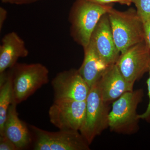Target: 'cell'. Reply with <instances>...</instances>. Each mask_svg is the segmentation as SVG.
<instances>
[{
  "label": "cell",
  "mask_w": 150,
  "mask_h": 150,
  "mask_svg": "<svg viewBox=\"0 0 150 150\" xmlns=\"http://www.w3.org/2000/svg\"><path fill=\"white\" fill-rule=\"evenodd\" d=\"M112 4H102L89 0H76L69 15L70 35L74 41L84 48L88 46L92 34Z\"/></svg>",
  "instance_id": "6da1fadb"
},
{
  "label": "cell",
  "mask_w": 150,
  "mask_h": 150,
  "mask_svg": "<svg viewBox=\"0 0 150 150\" xmlns=\"http://www.w3.org/2000/svg\"><path fill=\"white\" fill-rule=\"evenodd\" d=\"M116 47L121 54L145 40L144 24L137 9L121 11L111 8L108 12Z\"/></svg>",
  "instance_id": "7a4b0ae2"
},
{
  "label": "cell",
  "mask_w": 150,
  "mask_h": 150,
  "mask_svg": "<svg viewBox=\"0 0 150 150\" xmlns=\"http://www.w3.org/2000/svg\"><path fill=\"white\" fill-rule=\"evenodd\" d=\"M9 69L12 86V102L16 104L26 100L49 82V70L40 63H17Z\"/></svg>",
  "instance_id": "3957f363"
},
{
  "label": "cell",
  "mask_w": 150,
  "mask_h": 150,
  "mask_svg": "<svg viewBox=\"0 0 150 150\" xmlns=\"http://www.w3.org/2000/svg\"><path fill=\"white\" fill-rule=\"evenodd\" d=\"M143 96L144 91L140 89L123 94L113 103L108 117L110 131L124 134L137 132L140 120L137 107Z\"/></svg>",
  "instance_id": "277c9868"
},
{
  "label": "cell",
  "mask_w": 150,
  "mask_h": 150,
  "mask_svg": "<svg viewBox=\"0 0 150 150\" xmlns=\"http://www.w3.org/2000/svg\"><path fill=\"white\" fill-rule=\"evenodd\" d=\"M98 82L90 88L86 100L85 118L79 131L89 145L108 128V103L103 99Z\"/></svg>",
  "instance_id": "5b68a950"
},
{
  "label": "cell",
  "mask_w": 150,
  "mask_h": 150,
  "mask_svg": "<svg viewBox=\"0 0 150 150\" xmlns=\"http://www.w3.org/2000/svg\"><path fill=\"white\" fill-rule=\"evenodd\" d=\"M34 139V150H89L88 143L79 131L59 130L51 132L29 126Z\"/></svg>",
  "instance_id": "8992f818"
},
{
  "label": "cell",
  "mask_w": 150,
  "mask_h": 150,
  "mask_svg": "<svg viewBox=\"0 0 150 150\" xmlns=\"http://www.w3.org/2000/svg\"><path fill=\"white\" fill-rule=\"evenodd\" d=\"M86 102L54 100L48 110L50 122L60 130L79 131L85 118Z\"/></svg>",
  "instance_id": "52a82bcc"
},
{
  "label": "cell",
  "mask_w": 150,
  "mask_h": 150,
  "mask_svg": "<svg viewBox=\"0 0 150 150\" xmlns=\"http://www.w3.org/2000/svg\"><path fill=\"white\" fill-rule=\"evenodd\" d=\"M115 64L125 79L134 85L150 69V49L146 40L121 54Z\"/></svg>",
  "instance_id": "ba28073f"
},
{
  "label": "cell",
  "mask_w": 150,
  "mask_h": 150,
  "mask_svg": "<svg viewBox=\"0 0 150 150\" xmlns=\"http://www.w3.org/2000/svg\"><path fill=\"white\" fill-rule=\"evenodd\" d=\"M51 83L54 90V100L85 101L90 90L79 70L75 69L58 73Z\"/></svg>",
  "instance_id": "9c48e42d"
},
{
  "label": "cell",
  "mask_w": 150,
  "mask_h": 150,
  "mask_svg": "<svg viewBox=\"0 0 150 150\" xmlns=\"http://www.w3.org/2000/svg\"><path fill=\"white\" fill-rule=\"evenodd\" d=\"M89 43L108 66L115 64L121 55L115 45L108 13L100 18L94 30Z\"/></svg>",
  "instance_id": "30bf717a"
},
{
  "label": "cell",
  "mask_w": 150,
  "mask_h": 150,
  "mask_svg": "<svg viewBox=\"0 0 150 150\" xmlns=\"http://www.w3.org/2000/svg\"><path fill=\"white\" fill-rule=\"evenodd\" d=\"M98 83L103 99L108 103L133 91L134 86L123 77L115 64L108 67Z\"/></svg>",
  "instance_id": "8fae6325"
},
{
  "label": "cell",
  "mask_w": 150,
  "mask_h": 150,
  "mask_svg": "<svg viewBox=\"0 0 150 150\" xmlns=\"http://www.w3.org/2000/svg\"><path fill=\"white\" fill-rule=\"evenodd\" d=\"M28 55L24 40L16 33L13 31L6 34L0 45V74L11 69L19 58Z\"/></svg>",
  "instance_id": "7c38bea8"
},
{
  "label": "cell",
  "mask_w": 150,
  "mask_h": 150,
  "mask_svg": "<svg viewBox=\"0 0 150 150\" xmlns=\"http://www.w3.org/2000/svg\"><path fill=\"white\" fill-rule=\"evenodd\" d=\"M17 105L12 102L10 105L3 133L0 136H6L13 142L18 150H21L30 144L32 136L30 129L19 118Z\"/></svg>",
  "instance_id": "4fadbf2b"
},
{
  "label": "cell",
  "mask_w": 150,
  "mask_h": 150,
  "mask_svg": "<svg viewBox=\"0 0 150 150\" xmlns=\"http://www.w3.org/2000/svg\"><path fill=\"white\" fill-rule=\"evenodd\" d=\"M83 49V62L78 70L91 88L99 80L109 66L105 64L91 43Z\"/></svg>",
  "instance_id": "5bb4252c"
},
{
  "label": "cell",
  "mask_w": 150,
  "mask_h": 150,
  "mask_svg": "<svg viewBox=\"0 0 150 150\" xmlns=\"http://www.w3.org/2000/svg\"><path fill=\"white\" fill-rule=\"evenodd\" d=\"M12 100L11 77L8 69L0 74V134L3 133L8 111Z\"/></svg>",
  "instance_id": "9a60e30c"
},
{
  "label": "cell",
  "mask_w": 150,
  "mask_h": 150,
  "mask_svg": "<svg viewBox=\"0 0 150 150\" xmlns=\"http://www.w3.org/2000/svg\"><path fill=\"white\" fill-rule=\"evenodd\" d=\"M144 22L150 19V0H130Z\"/></svg>",
  "instance_id": "2e32d148"
},
{
  "label": "cell",
  "mask_w": 150,
  "mask_h": 150,
  "mask_svg": "<svg viewBox=\"0 0 150 150\" xmlns=\"http://www.w3.org/2000/svg\"><path fill=\"white\" fill-rule=\"evenodd\" d=\"M0 150H18L16 145L6 136H0Z\"/></svg>",
  "instance_id": "e0dca14e"
},
{
  "label": "cell",
  "mask_w": 150,
  "mask_h": 150,
  "mask_svg": "<svg viewBox=\"0 0 150 150\" xmlns=\"http://www.w3.org/2000/svg\"><path fill=\"white\" fill-rule=\"evenodd\" d=\"M149 77L147 81V85L148 96L149 97V102L146 109L144 112L141 115H139L140 119H143L148 123H150V69L149 71Z\"/></svg>",
  "instance_id": "ac0fdd59"
},
{
  "label": "cell",
  "mask_w": 150,
  "mask_h": 150,
  "mask_svg": "<svg viewBox=\"0 0 150 150\" xmlns=\"http://www.w3.org/2000/svg\"><path fill=\"white\" fill-rule=\"evenodd\" d=\"M89 1L102 4H108L113 3H118L121 5H125L129 6L132 4L130 0H89Z\"/></svg>",
  "instance_id": "d6986e66"
},
{
  "label": "cell",
  "mask_w": 150,
  "mask_h": 150,
  "mask_svg": "<svg viewBox=\"0 0 150 150\" xmlns=\"http://www.w3.org/2000/svg\"><path fill=\"white\" fill-rule=\"evenodd\" d=\"M145 32V40L150 49V19L144 22Z\"/></svg>",
  "instance_id": "ffe728a7"
},
{
  "label": "cell",
  "mask_w": 150,
  "mask_h": 150,
  "mask_svg": "<svg viewBox=\"0 0 150 150\" xmlns=\"http://www.w3.org/2000/svg\"><path fill=\"white\" fill-rule=\"evenodd\" d=\"M7 15V11L5 9L1 7H0V31H1L3 26Z\"/></svg>",
  "instance_id": "44dd1931"
},
{
  "label": "cell",
  "mask_w": 150,
  "mask_h": 150,
  "mask_svg": "<svg viewBox=\"0 0 150 150\" xmlns=\"http://www.w3.org/2000/svg\"><path fill=\"white\" fill-rule=\"evenodd\" d=\"M38 0H12V4L17 5L26 4L34 2Z\"/></svg>",
  "instance_id": "7402d4cb"
},
{
  "label": "cell",
  "mask_w": 150,
  "mask_h": 150,
  "mask_svg": "<svg viewBox=\"0 0 150 150\" xmlns=\"http://www.w3.org/2000/svg\"><path fill=\"white\" fill-rule=\"evenodd\" d=\"M1 1L3 3H10V4H12V0H1Z\"/></svg>",
  "instance_id": "603a6c76"
}]
</instances>
